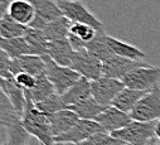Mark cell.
Masks as SVG:
<instances>
[{"mask_svg":"<svg viewBox=\"0 0 160 145\" xmlns=\"http://www.w3.org/2000/svg\"><path fill=\"white\" fill-rule=\"evenodd\" d=\"M25 97V107L20 116L23 128L30 136H34L41 145H54V135L52 131L49 118L38 110L30 97H28L27 95Z\"/></svg>","mask_w":160,"mask_h":145,"instance_id":"6da1fadb","label":"cell"},{"mask_svg":"<svg viewBox=\"0 0 160 145\" xmlns=\"http://www.w3.org/2000/svg\"><path fill=\"white\" fill-rule=\"evenodd\" d=\"M42 57L46 63L44 73L47 75L49 81L53 83L56 92L58 95H63L72 85H74V82L78 81L79 77H81L72 67L58 64L48 54H43Z\"/></svg>","mask_w":160,"mask_h":145,"instance_id":"7a4b0ae2","label":"cell"},{"mask_svg":"<svg viewBox=\"0 0 160 145\" xmlns=\"http://www.w3.org/2000/svg\"><path fill=\"white\" fill-rule=\"evenodd\" d=\"M111 135L120 139L124 144L145 145L155 136V121L145 122L131 120V122H129L125 128L113 131Z\"/></svg>","mask_w":160,"mask_h":145,"instance_id":"3957f363","label":"cell"},{"mask_svg":"<svg viewBox=\"0 0 160 145\" xmlns=\"http://www.w3.org/2000/svg\"><path fill=\"white\" fill-rule=\"evenodd\" d=\"M122 82L126 87L141 90V91H151L156 86L160 85V67L145 64L140 66L122 78Z\"/></svg>","mask_w":160,"mask_h":145,"instance_id":"277c9868","label":"cell"},{"mask_svg":"<svg viewBox=\"0 0 160 145\" xmlns=\"http://www.w3.org/2000/svg\"><path fill=\"white\" fill-rule=\"evenodd\" d=\"M62 14L72 23H83L93 27L96 30L105 29L103 23L90 12L82 0H57Z\"/></svg>","mask_w":160,"mask_h":145,"instance_id":"5b68a950","label":"cell"},{"mask_svg":"<svg viewBox=\"0 0 160 145\" xmlns=\"http://www.w3.org/2000/svg\"><path fill=\"white\" fill-rule=\"evenodd\" d=\"M132 120L138 121H156L160 119V85L146 92L130 112Z\"/></svg>","mask_w":160,"mask_h":145,"instance_id":"8992f818","label":"cell"},{"mask_svg":"<svg viewBox=\"0 0 160 145\" xmlns=\"http://www.w3.org/2000/svg\"><path fill=\"white\" fill-rule=\"evenodd\" d=\"M103 62L93 57L86 48L81 51H74L71 67L81 77H86L90 81H95L103 76L102 73Z\"/></svg>","mask_w":160,"mask_h":145,"instance_id":"52a82bcc","label":"cell"},{"mask_svg":"<svg viewBox=\"0 0 160 145\" xmlns=\"http://www.w3.org/2000/svg\"><path fill=\"white\" fill-rule=\"evenodd\" d=\"M103 131L101 125L95 121V120H86V119H79L72 129H69L67 132L56 136L54 142H61V144H73V142H81L93 134Z\"/></svg>","mask_w":160,"mask_h":145,"instance_id":"ba28073f","label":"cell"},{"mask_svg":"<svg viewBox=\"0 0 160 145\" xmlns=\"http://www.w3.org/2000/svg\"><path fill=\"white\" fill-rule=\"evenodd\" d=\"M125 87V83L121 80L102 76L95 81H91L92 96L102 105L108 106L112 103L117 93Z\"/></svg>","mask_w":160,"mask_h":145,"instance_id":"9c48e42d","label":"cell"},{"mask_svg":"<svg viewBox=\"0 0 160 145\" xmlns=\"http://www.w3.org/2000/svg\"><path fill=\"white\" fill-rule=\"evenodd\" d=\"M148 64L145 61H138V59H131V58H125L120 56H112L107 61L103 62L102 64V73L106 77L121 80L131 72L132 69Z\"/></svg>","mask_w":160,"mask_h":145,"instance_id":"30bf717a","label":"cell"},{"mask_svg":"<svg viewBox=\"0 0 160 145\" xmlns=\"http://www.w3.org/2000/svg\"><path fill=\"white\" fill-rule=\"evenodd\" d=\"M32 3L35 10L34 20L28 25L37 29H43L46 23L52 22L62 17V10L58 7L57 0H28Z\"/></svg>","mask_w":160,"mask_h":145,"instance_id":"8fae6325","label":"cell"},{"mask_svg":"<svg viewBox=\"0 0 160 145\" xmlns=\"http://www.w3.org/2000/svg\"><path fill=\"white\" fill-rule=\"evenodd\" d=\"M131 116L130 114H126L121 110H118L117 107L108 105L106 106L105 110L95 119V121H97L101 128L103 129V131L112 134L116 130H120L125 128L129 122H131Z\"/></svg>","mask_w":160,"mask_h":145,"instance_id":"7c38bea8","label":"cell"},{"mask_svg":"<svg viewBox=\"0 0 160 145\" xmlns=\"http://www.w3.org/2000/svg\"><path fill=\"white\" fill-rule=\"evenodd\" d=\"M46 69V63L42 56L38 54H24L17 58H13L12 61V73L13 76L20 73V72H25V73L33 75V76H39L44 73Z\"/></svg>","mask_w":160,"mask_h":145,"instance_id":"4fadbf2b","label":"cell"},{"mask_svg":"<svg viewBox=\"0 0 160 145\" xmlns=\"http://www.w3.org/2000/svg\"><path fill=\"white\" fill-rule=\"evenodd\" d=\"M47 54L58 64L71 67L72 58L74 54V49L72 48L68 38L66 39H56L48 41Z\"/></svg>","mask_w":160,"mask_h":145,"instance_id":"5bb4252c","label":"cell"},{"mask_svg":"<svg viewBox=\"0 0 160 145\" xmlns=\"http://www.w3.org/2000/svg\"><path fill=\"white\" fill-rule=\"evenodd\" d=\"M0 87H2L4 93L8 96L10 103L14 107L15 112L20 118L23 111H24L25 102H27L24 90L17 85L14 78H0Z\"/></svg>","mask_w":160,"mask_h":145,"instance_id":"9a60e30c","label":"cell"},{"mask_svg":"<svg viewBox=\"0 0 160 145\" xmlns=\"http://www.w3.org/2000/svg\"><path fill=\"white\" fill-rule=\"evenodd\" d=\"M90 96H92L91 81L87 80L86 77H79L78 81L74 82V85H72L63 95H61V97L67 107L81 102L82 100H85Z\"/></svg>","mask_w":160,"mask_h":145,"instance_id":"2e32d148","label":"cell"},{"mask_svg":"<svg viewBox=\"0 0 160 145\" xmlns=\"http://www.w3.org/2000/svg\"><path fill=\"white\" fill-rule=\"evenodd\" d=\"M78 120H79L78 115L74 111H72L71 108H63V110H59L56 114L51 115L49 121H51V126H52L54 138L67 132L69 129H72L74 126V124Z\"/></svg>","mask_w":160,"mask_h":145,"instance_id":"e0dca14e","label":"cell"},{"mask_svg":"<svg viewBox=\"0 0 160 145\" xmlns=\"http://www.w3.org/2000/svg\"><path fill=\"white\" fill-rule=\"evenodd\" d=\"M146 92H149V91L135 90V88H130V87L125 86L121 91L117 93V96L113 98L111 105L117 107L118 110L126 112V114H130Z\"/></svg>","mask_w":160,"mask_h":145,"instance_id":"ac0fdd59","label":"cell"},{"mask_svg":"<svg viewBox=\"0 0 160 145\" xmlns=\"http://www.w3.org/2000/svg\"><path fill=\"white\" fill-rule=\"evenodd\" d=\"M106 42H107L108 48L113 56H120V57L138 59V61H145V58H146V54L140 48H138L130 43L122 42L115 37H111L108 34H106Z\"/></svg>","mask_w":160,"mask_h":145,"instance_id":"d6986e66","label":"cell"},{"mask_svg":"<svg viewBox=\"0 0 160 145\" xmlns=\"http://www.w3.org/2000/svg\"><path fill=\"white\" fill-rule=\"evenodd\" d=\"M9 15L20 24L29 25L35 18V10L28 0H13L8 7Z\"/></svg>","mask_w":160,"mask_h":145,"instance_id":"ffe728a7","label":"cell"},{"mask_svg":"<svg viewBox=\"0 0 160 145\" xmlns=\"http://www.w3.org/2000/svg\"><path fill=\"white\" fill-rule=\"evenodd\" d=\"M67 108H71L72 111H74L79 119H86V120H95L105 108L106 106L100 103L93 96H90L81 102H78L76 105H72Z\"/></svg>","mask_w":160,"mask_h":145,"instance_id":"44dd1931","label":"cell"},{"mask_svg":"<svg viewBox=\"0 0 160 145\" xmlns=\"http://www.w3.org/2000/svg\"><path fill=\"white\" fill-rule=\"evenodd\" d=\"M71 25L72 22L62 15L52 22L46 23L44 28L42 29L44 32V34L47 35L48 41H56V39H66L69 35V30H71Z\"/></svg>","mask_w":160,"mask_h":145,"instance_id":"7402d4cb","label":"cell"},{"mask_svg":"<svg viewBox=\"0 0 160 145\" xmlns=\"http://www.w3.org/2000/svg\"><path fill=\"white\" fill-rule=\"evenodd\" d=\"M24 38L28 42L33 54H38V56L47 54L48 38H47V35L44 34V32L42 29L28 27L27 32L24 34Z\"/></svg>","mask_w":160,"mask_h":145,"instance_id":"603a6c76","label":"cell"},{"mask_svg":"<svg viewBox=\"0 0 160 145\" xmlns=\"http://www.w3.org/2000/svg\"><path fill=\"white\" fill-rule=\"evenodd\" d=\"M24 92H25V95L28 97L32 98V101L34 103L42 101V100H44L47 97H49L53 93H57L53 83L49 81V78L47 77L46 73H42V75L37 76L35 86L30 91H24Z\"/></svg>","mask_w":160,"mask_h":145,"instance_id":"cb8c5ba5","label":"cell"},{"mask_svg":"<svg viewBox=\"0 0 160 145\" xmlns=\"http://www.w3.org/2000/svg\"><path fill=\"white\" fill-rule=\"evenodd\" d=\"M106 32L105 29L102 30H97V34H96V37L90 41L88 43H86V49L96 58H98L100 61L105 62L107 61L110 57H112V52L110 51L108 48V44L106 42Z\"/></svg>","mask_w":160,"mask_h":145,"instance_id":"d4e9b609","label":"cell"},{"mask_svg":"<svg viewBox=\"0 0 160 145\" xmlns=\"http://www.w3.org/2000/svg\"><path fill=\"white\" fill-rule=\"evenodd\" d=\"M0 47H2L10 58H17L24 54H33L32 49L25 41L24 35L17 38H2L0 37Z\"/></svg>","mask_w":160,"mask_h":145,"instance_id":"484cf974","label":"cell"},{"mask_svg":"<svg viewBox=\"0 0 160 145\" xmlns=\"http://www.w3.org/2000/svg\"><path fill=\"white\" fill-rule=\"evenodd\" d=\"M28 25L20 24L17 20H14L9 13L3 17L2 23H0V37L2 38H17V37H23L27 32Z\"/></svg>","mask_w":160,"mask_h":145,"instance_id":"4316f807","label":"cell"},{"mask_svg":"<svg viewBox=\"0 0 160 145\" xmlns=\"http://www.w3.org/2000/svg\"><path fill=\"white\" fill-rule=\"evenodd\" d=\"M8 135V145H27L28 138L30 136L22 125L20 119L14 120L12 124L7 126Z\"/></svg>","mask_w":160,"mask_h":145,"instance_id":"83f0119b","label":"cell"},{"mask_svg":"<svg viewBox=\"0 0 160 145\" xmlns=\"http://www.w3.org/2000/svg\"><path fill=\"white\" fill-rule=\"evenodd\" d=\"M35 106L39 111H42L43 114H46L48 118L53 114H56L57 111L59 110H63V108H67V106L64 105L61 95L58 93H53L49 97L39 101V102H35Z\"/></svg>","mask_w":160,"mask_h":145,"instance_id":"f1b7e54d","label":"cell"},{"mask_svg":"<svg viewBox=\"0 0 160 145\" xmlns=\"http://www.w3.org/2000/svg\"><path fill=\"white\" fill-rule=\"evenodd\" d=\"M61 144V142H59ZM124 142L112 136L110 132L106 131H98L90 136L88 139L81 141V142H73V144H62V145H122Z\"/></svg>","mask_w":160,"mask_h":145,"instance_id":"f546056e","label":"cell"},{"mask_svg":"<svg viewBox=\"0 0 160 145\" xmlns=\"http://www.w3.org/2000/svg\"><path fill=\"white\" fill-rule=\"evenodd\" d=\"M17 119H20V118L15 112L14 107L10 103L8 96L4 93L2 87H0V121H3L7 125H9Z\"/></svg>","mask_w":160,"mask_h":145,"instance_id":"4dcf8cb0","label":"cell"},{"mask_svg":"<svg viewBox=\"0 0 160 145\" xmlns=\"http://www.w3.org/2000/svg\"><path fill=\"white\" fill-rule=\"evenodd\" d=\"M69 33L73 34L74 37L79 38L82 42L88 43L90 41H92V39L96 37L97 30H96L93 27L88 25V24H83V23H72Z\"/></svg>","mask_w":160,"mask_h":145,"instance_id":"1f68e13d","label":"cell"},{"mask_svg":"<svg viewBox=\"0 0 160 145\" xmlns=\"http://www.w3.org/2000/svg\"><path fill=\"white\" fill-rule=\"evenodd\" d=\"M14 80L17 82V85L19 87H22L24 91H30L34 86H35V81L37 77L29 73H25V72H20V73L14 76Z\"/></svg>","mask_w":160,"mask_h":145,"instance_id":"d6a6232c","label":"cell"},{"mask_svg":"<svg viewBox=\"0 0 160 145\" xmlns=\"http://www.w3.org/2000/svg\"><path fill=\"white\" fill-rule=\"evenodd\" d=\"M8 7H9V2H5L3 4H0V23H2V19L3 17L7 14L8 12Z\"/></svg>","mask_w":160,"mask_h":145,"instance_id":"836d02e7","label":"cell"},{"mask_svg":"<svg viewBox=\"0 0 160 145\" xmlns=\"http://www.w3.org/2000/svg\"><path fill=\"white\" fill-rule=\"evenodd\" d=\"M155 136L160 140V119L155 121Z\"/></svg>","mask_w":160,"mask_h":145,"instance_id":"e575fe53","label":"cell"},{"mask_svg":"<svg viewBox=\"0 0 160 145\" xmlns=\"http://www.w3.org/2000/svg\"><path fill=\"white\" fill-rule=\"evenodd\" d=\"M145 145H158V144H156V142H155V140H154V139H152V140H150V141H149V142H146V144H145Z\"/></svg>","mask_w":160,"mask_h":145,"instance_id":"d590c367","label":"cell"},{"mask_svg":"<svg viewBox=\"0 0 160 145\" xmlns=\"http://www.w3.org/2000/svg\"><path fill=\"white\" fill-rule=\"evenodd\" d=\"M7 126H8V125H7L5 122H3V121H0V129H3V128H5V129H7Z\"/></svg>","mask_w":160,"mask_h":145,"instance_id":"8d00e7d4","label":"cell"},{"mask_svg":"<svg viewBox=\"0 0 160 145\" xmlns=\"http://www.w3.org/2000/svg\"><path fill=\"white\" fill-rule=\"evenodd\" d=\"M5 2H8V0H0V4H3V3H5Z\"/></svg>","mask_w":160,"mask_h":145,"instance_id":"74e56055","label":"cell"},{"mask_svg":"<svg viewBox=\"0 0 160 145\" xmlns=\"http://www.w3.org/2000/svg\"><path fill=\"white\" fill-rule=\"evenodd\" d=\"M54 145H62V144H59V142H56V144H54Z\"/></svg>","mask_w":160,"mask_h":145,"instance_id":"f35d334b","label":"cell"},{"mask_svg":"<svg viewBox=\"0 0 160 145\" xmlns=\"http://www.w3.org/2000/svg\"><path fill=\"white\" fill-rule=\"evenodd\" d=\"M122 145H129V144H122Z\"/></svg>","mask_w":160,"mask_h":145,"instance_id":"ab89813d","label":"cell"},{"mask_svg":"<svg viewBox=\"0 0 160 145\" xmlns=\"http://www.w3.org/2000/svg\"><path fill=\"white\" fill-rule=\"evenodd\" d=\"M2 145H8V144H2Z\"/></svg>","mask_w":160,"mask_h":145,"instance_id":"60d3db41","label":"cell"},{"mask_svg":"<svg viewBox=\"0 0 160 145\" xmlns=\"http://www.w3.org/2000/svg\"><path fill=\"white\" fill-rule=\"evenodd\" d=\"M82 2H85V0H82Z\"/></svg>","mask_w":160,"mask_h":145,"instance_id":"b9f144b4","label":"cell"},{"mask_svg":"<svg viewBox=\"0 0 160 145\" xmlns=\"http://www.w3.org/2000/svg\"><path fill=\"white\" fill-rule=\"evenodd\" d=\"M0 145H2V144H0Z\"/></svg>","mask_w":160,"mask_h":145,"instance_id":"7bdbcfd3","label":"cell"}]
</instances>
